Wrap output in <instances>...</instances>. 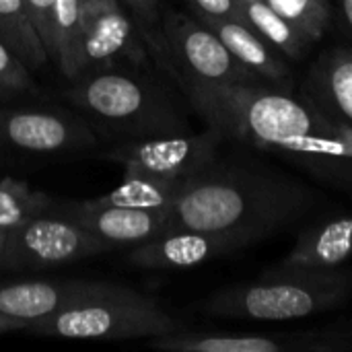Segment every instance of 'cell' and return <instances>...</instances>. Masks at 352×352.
Masks as SVG:
<instances>
[{"label":"cell","mask_w":352,"mask_h":352,"mask_svg":"<svg viewBox=\"0 0 352 352\" xmlns=\"http://www.w3.org/2000/svg\"><path fill=\"white\" fill-rule=\"evenodd\" d=\"M318 206L301 182L268 169L214 167L192 177L169 208V229L227 233L260 243Z\"/></svg>","instance_id":"obj_1"},{"label":"cell","mask_w":352,"mask_h":352,"mask_svg":"<svg viewBox=\"0 0 352 352\" xmlns=\"http://www.w3.org/2000/svg\"><path fill=\"white\" fill-rule=\"evenodd\" d=\"M208 128L258 148L280 151L297 136L314 134L324 113L270 82H202L175 78Z\"/></svg>","instance_id":"obj_2"},{"label":"cell","mask_w":352,"mask_h":352,"mask_svg":"<svg viewBox=\"0 0 352 352\" xmlns=\"http://www.w3.org/2000/svg\"><path fill=\"white\" fill-rule=\"evenodd\" d=\"M352 299V268H268L260 278L214 293L204 311L217 318L285 322L334 311Z\"/></svg>","instance_id":"obj_3"},{"label":"cell","mask_w":352,"mask_h":352,"mask_svg":"<svg viewBox=\"0 0 352 352\" xmlns=\"http://www.w3.org/2000/svg\"><path fill=\"white\" fill-rule=\"evenodd\" d=\"M68 101L87 122H95L130 138L190 130L165 91L138 72L111 68L89 70L74 78Z\"/></svg>","instance_id":"obj_4"},{"label":"cell","mask_w":352,"mask_h":352,"mask_svg":"<svg viewBox=\"0 0 352 352\" xmlns=\"http://www.w3.org/2000/svg\"><path fill=\"white\" fill-rule=\"evenodd\" d=\"M27 330L72 340H151L182 330V324L142 293L118 285L89 283L85 293L68 307L29 324Z\"/></svg>","instance_id":"obj_5"},{"label":"cell","mask_w":352,"mask_h":352,"mask_svg":"<svg viewBox=\"0 0 352 352\" xmlns=\"http://www.w3.org/2000/svg\"><path fill=\"white\" fill-rule=\"evenodd\" d=\"M173 78L202 82H268L241 64L225 43L196 16L171 10L146 39ZM272 85V82H270Z\"/></svg>","instance_id":"obj_6"},{"label":"cell","mask_w":352,"mask_h":352,"mask_svg":"<svg viewBox=\"0 0 352 352\" xmlns=\"http://www.w3.org/2000/svg\"><path fill=\"white\" fill-rule=\"evenodd\" d=\"M113 245L70 217L52 210L37 214L8 231L0 262L4 270H43L109 252Z\"/></svg>","instance_id":"obj_7"},{"label":"cell","mask_w":352,"mask_h":352,"mask_svg":"<svg viewBox=\"0 0 352 352\" xmlns=\"http://www.w3.org/2000/svg\"><path fill=\"white\" fill-rule=\"evenodd\" d=\"M223 140L208 128L202 134L190 130L177 134L130 138L113 146L105 157L124 165V175H142L186 186L214 163L217 146Z\"/></svg>","instance_id":"obj_8"},{"label":"cell","mask_w":352,"mask_h":352,"mask_svg":"<svg viewBox=\"0 0 352 352\" xmlns=\"http://www.w3.org/2000/svg\"><path fill=\"white\" fill-rule=\"evenodd\" d=\"M95 134L82 118L54 107H0V159L82 151Z\"/></svg>","instance_id":"obj_9"},{"label":"cell","mask_w":352,"mask_h":352,"mask_svg":"<svg viewBox=\"0 0 352 352\" xmlns=\"http://www.w3.org/2000/svg\"><path fill=\"white\" fill-rule=\"evenodd\" d=\"M153 349L173 352H330L351 349L340 332L231 334L175 330L148 340Z\"/></svg>","instance_id":"obj_10"},{"label":"cell","mask_w":352,"mask_h":352,"mask_svg":"<svg viewBox=\"0 0 352 352\" xmlns=\"http://www.w3.org/2000/svg\"><path fill=\"white\" fill-rule=\"evenodd\" d=\"M250 245L254 243L239 235L169 229L151 241L132 245L130 262L153 270H186L241 252Z\"/></svg>","instance_id":"obj_11"},{"label":"cell","mask_w":352,"mask_h":352,"mask_svg":"<svg viewBox=\"0 0 352 352\" xmlns=\"http://www.w3.org/2000/svg\"><path fill=\"white\" fill-rule=\"evenodd\" d=\"M138 25L120 0H91L80 4L78 76L109 66L116 58L136 47ZM76 76V78H78Z\"/></svg>","instance_id":"obj_12"},{"label":"cell","mask_w":352,"mask_h":352,"mask_svg":"<svg viewBox=\"0 0 352 352\" xmlns=\"http://www.w3.org/2000/svg\"><path fill=\"white\" fill-rule=\"evenodd\" d=\"M54 210L70 217L87 231L116 245H138L169 231V212L153 208H134L120 204H101L85 200L76 204H56Z\"/></svg>","instance_id":"obj_13"},{"label":"cell","mask_w":352,"mask_h":352,"mask_svg":"<svg viewBox=\"0 0 352 352\" xmlns=\"http://www.w3.org/2000/svg\"><path fill=\"white\" fill-rule=\"evenodd\" d=\"M301 99L324 116L352 126V47L332 45L309 66Z\"/></svg>","instance_id":"obj_14"},{"label":"cell","mask_w":352,"mask_h":352,"mask_svg":"<svg viewBox=\"0 0 352 352\" xmlns=\"http://www.w3.org/2000/svg\"><path fill=\"white\" fill-rule=\"evenodd\" d=\"M192 12L198 21H202L208 29L214 31V35L225 43V47L241 64L258 72L268 82L289 89L293 70L287 58L276 47H272L264 37H260L252 27H248L243 21L233 19V16H217V14H206L198 10H192Z\"/></svg>","instance_id":"obj_15"},{"label":"cell","mask_w":352,"mask_h":352,"mask_svg":"<svg viewBox=\"0 0 352 352\" xmlns=\"http://www.w3.org/2000/svg\"><path fill=\"white\" fill-rule=\"evenodd\" d=\"M352 258V214H336L305 227L276 264L293 270H330Z\"/></svg>","instance_id":"obj_16"},{"label":"cell","mask_w":352,"mask_h":352,"mask_svg":"<svg viewBox=\"0 0 352 352\" xmlns=\"http://www.w3.org/2000/svg\"><path fill=\"white\" fill-rule=\"evenodd\" d=\"M280 153L336 182L352 179V126L324 116L318 132L297 136Z\"/></svg>","instance_id":"obj_17"},{"label":"cell","mask_w":352,"mask_h":352,"mask_svg":"<svg viewBox=\"0 0 352 352\" xmlns=\"http://www.w3.org/2000/svg\"><path fill=\"white\" fill-rule=\"evenodd\" d=\"M87 280H25L0 287V314L27 326L58 314L78 299Z\"/></svg>","instance_id":"obj_18"},{"label":"cell","mask_w":352,"mask_h":352,"mask_svg":"<svg viewBox=\"0 0 352 352\" xmlns=\"http://www.w3.org/2000/svg\"><path fill=\"white\" fill-rule=\"evenodd\" d=\"M239 21L252 27L287 60H301L311 47V41L266 0H239Z\"/></svg>","instance_id":"obj_19"},{"label":"cell","mask_w":352,"mask_h":352,"mask_svg":"<svg viewBox=\"0 0 352 352\" xmlns=\"http://www.w3.org/2000/svg\"><path fill=\"white\" fill-rule=\"evenodd\" d=\"M0 41L6 43L31 72L50 62L23 0H0Z\"/></svg>","instance_id":"obj_20"},{"label":"cell","mask_w":352,"mask_h":352,"mask_svg":"<svg viewBox=\"0 0 352 352\" xmlns=\"http://www.w3.org/2000/svg\"><path fill=\"white\" fill-rule=\"evenodd\" d=\"M184 186L169 184L163 179L142 177V175H124V182L109 194L95 198L101 204H120V206H134V208H153V210H167L171 208L173 200L182 192Z\"/></svg>","instance_id":"obj_21"},{"label":"cell","mask_w":352,"mask_h":352,"mask_svg":"<svg viewBox=\"0 0 352 352\" xmlns=\"http://www.w3.org/2000/svg\"><path fill=\"white\" fill-rule=\"evenodd\" d=\"M54 206L52 198L31 190L25 182H0V229L4 231H10L37 214L52 212Z\"/></svg>","instance_id":"obj_22"},{"label":"cell","mask_w":352,"mask_h":352,"mask_svg":"<svg viewBox=\"0 0 352 352\" xmlns=\"http://www.w3.org/2000/svg\"><path fill=\"white\" fill-rule=\"evenodd\" d=\"M80 43V0H56V56L60 72L74 80Z\"/></svg>","instance_id":"obj_23"},{"label":"cell","mask_w":352,"mask_h":352,"mask_svg":"<svg viewBox=\"0 0 352 352\" xmlns=\"http://www.w3.org/2000/svg\"><path fill=\"white\" fill-rule=\"evenodd\" d=\"M280 16L297 27L311 43L320 41L332 25L330 0H266Z\"/></svg>","instance_id":"obj_24"},{"label":"cell","mask_w":352,"mask_h":352,"mask_svg":"<svg viewBox=\"0 0 352 352\" xmlns=\"http://www.w3.org/2000/svg\"><path fill=\"white\" fill-rule=\"evenodd\" d=\"M25 8L29 12V19L50 56V62H54L56 56V0H23Z\"/></svg>","instance_id":"obj_25"},{"label":"cell","mask_w":352,"mask_h":352,"mask_svg":"<svg viewBox=\"0 0 352 352\" xmlns=\"http://www.w3.org/2000/svg\"><path fill=\"white\" fill-rule=\"evenodd\" d=\"M0 85H4L6 89H10L16 95L35 91L31 70L2 41H0Z\"/></svg>","instance_id":"obj_26"},{"label":"cell","mask_w":352,"mask_h":352,"mask_svg":"<svg viewBox=\"0 0 352 352\" xmlns=\"http://www.w3.org/2000/svg\"><path fill=\"white\" fill-rule=\"evenodd\" d=\"M120 4L132 10L138 29L144 31V39H148L161 21V0H120Z\"/></svg>","instance_id":"obj_27"},{"label":"cell","mask_w":352,"mask_h":352,"mask_svg":"<svg viewBox=\"0 0 352 352\" xmlns=\"http://www.w3.org/2000/svg\"><path fill=\"white\" fill-rule=\"evenodd\" d=\"M192 10L239 19V0H186Z\"/></svg>","instance_id":"obj_28"},{"label":"cell","mask_w":352,"mask_h":352,"mask_svg":"<svg viewBox=\"0 0 352 352\" xmlns=\"http://www.w3.org/2000/svg\"><path fill=\"white\" fill-rule=\"evenodd\" d=\"M12 330H27V324L0 314V332H12Z\"/></svg>","instance_id":"obj_29"},{"label":"cell","mask_w":352,"mask_h":352,"mask_svg":"<svg viewBox=\"0 0 352 352\" xmlns=\"http://www.w3.org/2000/svg\"><path fill=\"white\" fill-rule=\"evenodd\" d=\"M340 16L346 33L352 37V0H340Z\"/></svg>","instance_id":"obj_30"},{"label":"cell","mask_w":352,"mask_h":352,"mask_svg":"<svg viewBox=\"0 0 352 352\" xmlns=\"http://www.w3.org/2000/svg\"><path fill=\"white\" fill-rule=\"evenodd\" d=\"M6 241H8V231L0 229V262H2V256H4V250H6Z\"/></svg>","instance_id":"obj_31"},{"label":"cell","mask_w":352,"mask_h":352,"mask_svg":"<svg viewBox=\"0 0 352 352\" xmlns=\"http://www.w3.org/2000/svg\"><path fill=\"white\" fill-rule=\"evenodd\" d=\"M12 95H16V93H12L10 89H6L4 85H0V101H4V99H10Z\"/></svg>","instance_id":"obj_32"},{"label":"cell","mask_w":352,"mask_h":352,"mask_svg":"<svg viewBox=\"0 0 352 352\" xmlns=\"http://www.w3.org/2000/svg\"><path fill=\"white\" fill-rule=\"evenodd\" d=\"M85 2H91V0H80V4H85Z\"/></svg>","instance_id":"obj_33"}]
</instances>
